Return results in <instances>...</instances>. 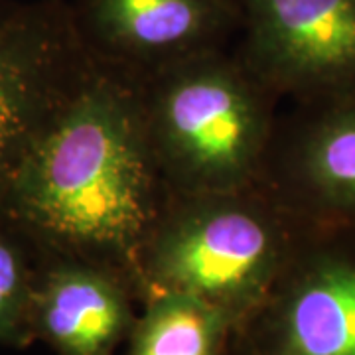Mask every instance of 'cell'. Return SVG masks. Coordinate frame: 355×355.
I'll use <instances>...</instances> for the list:
<instances>
[{"mask_svg": "<svg viewBox=\"0 0 355 355\" xmlns=\"http://www.w3.org/2000/svg\"><path fill=\"white\" fill-rule=\"evenodd\" d=\"M79 38L99 62L150 73L241 34L239 0H69Z\"/></svg>", "mask_w": 355, "mask_h": 355, "instance_id": "8", "label": "cell"}, {"mask_svg": "<svg viewBox=\"0 0 355 355\" xmlns=\"http://www.w3.org/2000/svg\"><path fill=\"white\" fill-rule=\"evenodd\" d=\"M235 320L188 294L142 302L125 355H229Z\"/></svg>", "mask_w": 355, "mask_h": 355, "instance_id": "10", "label": "cell"}, {"mask_svg": "<svg viewBox=\"0 0 355 355\" xmlns=\"http://www.w3.org/2000/svg\"><path fill=\"white\" fill-rule=\"evenodd\" d=\"M229 355H355V229L304 225Z\"/></svg>", "mask_w": 355, "mask_h": 355, "instance_id": "4", "label": "cell"}, {"mask_svg": "<svg viewBox=\"0 0 355 355\" xmlns=\"http://www.w3.org/2000/svg\"><path fill=\"white\" fill-rule=\"evenodd\" d=\"M257 186L300 225L355 229V89L279 114Z\"/></svg>", "mask_w": 355, "mask_h": 355, "instance_id": "7", "label": "cell"}, {"mask_svg": "<svg viewBox=\"0 0 355 355\" xmlns=\"http://www.w3.org/2000/svg\"><path fill=\"white\" fill-rule=\"evenodd\" d=\"M91 65L67 0L18 4L0 24V223L26 158Z\"/></svg>", "mask_w": 355, "mask_h": 355, "instance_id": "5", "label": "cell"}, {"mask_svg": "<svg viewBox=\"0 0 355 355\" xmlns=\"http://www.w3.org/2000/svg\"><path fill=\"white\" fill-rule=\"evenodd\" d=\"M279 97L235 51L200 53L142 76V114L170 193L257 186Z\"/></svg>", "mask_w": 355, "mask_h": 355, "instance_id": "2", "label": "cell"}, {"mask_svg": "<svg viewBox=\"0 0 355 355\" xmlns=\"http://www.w3.org/2000/svg\"><path fill=\"white\" fill-rule=\"evenodd\" d=\"M302 227L259 186L170 193L137 254L140 304L188 294L239 324L266 296Z\"/></svg>", "mask_w": 355, "mask_h": 355, "instance_id": "3", "label": "cell"}, {"mask_svg": "<svg viewBox=\"0 0 355 355\" xmlns=\"http://www.w3.org/2000/svg\"><path fill=\"white\" fill-rule=\"evenodd\" d=\"M40 254L14 231L0 223V343L28 347L34 342V292Z\"/></svg>", "mask_w": 355, "mask_h": 355, "instance_id": "11", "label": "cell"}, {"mask_svg": "<svg viewBox=\"0 0 355 355\" xmlns=\"http://www.w3.org/2000/svg\"><path fill=\"white\" fill-rule=\"evenodd\" d=\"M237 58L279 99L355 89V0H239Z\"/></svg>", "mask_w": 355, "mask_h": 355, "instance_id": "6", "label": "cell"}, {"mask_svg": "<svg viewBox=\"0 0 355 355\" xmlns=\"http://www.w3.org/2000/svg\"><path fill=\"white\" fill-rule=\"evenodd\" d=\"M168 196L144 125L142 73L93 58L26 158L4 223L40 257L91 261L132 279Z\"/></svg>", "mask_w": 355, "mask_h": 355, "instance_id": "1", "label": "cell"}, {"mask_svg": "<svg viewBox=\"0 0 355 355\" xmlns=\"http://www.w3.org/2000/svg\"><path fill=\"white\" fill-rule=\"evenodd\" d=\"M16 6H18V2H12V0H0V24L16 10Z\"/></svg>", "mask_w": 355, "mask_h": 355, "instance_id": "12", "label": "cell"}, {"mask_svg": "<svg viewBox=\"0 0 355 355\" xmlns=\"http://www.w3.org/2000/svg\"><path fill=\"white\" fill-rule=\"evenodd\" d=\"M139 294L113 266L40 257L34 292V338L58 355H116L137 322Z\"/></svg>", "mask_w": 355, "mask_h": 355, "instance_id": "9", "label": "cell"}]
</instances>
